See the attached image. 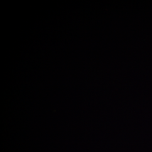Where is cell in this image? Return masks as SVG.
Wrapping results in <instances>:
<instances>
[]
</instances>
